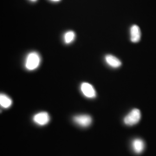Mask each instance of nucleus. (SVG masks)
Masks as SVG:
<instances>
[{
  "label": "nucleus",
  "mask_w": 156,
  "mask_h": 156,
  "mask_svg": "<svg viewBox=\"0 0 156 156\" xmlns=\"http://www.w3.org/2000/svg\"><path fill=\"white\" fill-rule=\"evenodd\" d=\"M40 63H41V56L37 52L33 51L29 53L28 56H26L24 66L28 70H35L39 67Z\"/></svg>",
  "instance_id": "f257e3e1"
},
{
  "label": "nucleus",
  "mask_w": 156,
  "mask_h": 156,
  "mask_svg": "<svg viewBox=\"0 0 156 156\" xmlns=\"http://www.w3.org/2000/svg\"><path fill=\"white\" fill-rule=\"evenodd\" d=\"M140 116H141L140 111L137 108H134L125 116L123 122L128 126H134V125L139 122L140 120Z\"/></svg>",
  "instance_id": "f03ea898"
},
{
  "label": "nucleus",
  "mask_w": 156,
  "mask_h": 156,
  "mask_svg": "<svg viewBox=\"0 0 156 156\" xmlns=\"http://www.w3.org/2000/svg\"><path fill=\"white\" fill-rule=\"evenodd\" d=\"M74 122L80 127L86 128L92 123V118L89 115H78L74 116Z\"/></svg>",
  "instance_id": "7ed1b4c3"
},
{
  "label": "nucleus",
  "mask_w": 156,
  "mask_h": 156,
  "mask_svg": "<svg viewBox=\"0 0 156 156\" xmlns=\"http://www.w3.org/2000/svg\"><path fill=\"white\" fill-rule=\"evenodd\" d=\"M81 91L87 98H95L96 96V92L94 87L89 83H83L81 84Z\"/></svg>",
  "instance_id": "20e7f679"
},
{
  "label": "nucleus",
  "mask_w": 156,
  "mask_h": 156,
  "mask_svg": "<svg viewBox=\"0 0 156 156\" xmlns=\"http://www.w3.org/2000/svg\"><path fill=\"white\" fill-rule=\"evenodd\" d=\"M33 121L39 126H44L50 122V115L47 112H40L34 115Z\"/></svg>",
  "instance_id": "39448f33"
},
{
  "label": "nucleus",
  "mask_w": 156,
  "mask_h": 156,
  "mask_svg": "<svg viewBox=\"0 0 156 156\" xmlns=\"http://www.w3.org/2000/svg\"><path fill=\"white\" fill-rule=\"evenodd\" d=\"M140 30L139 26L137 25H133L130 29V39L133 43H138L140 40Z\"/></svg>",
  "instance_id": "423d86ee"
},
{
  "label": "nucleus",
  "mask_w": 156,
  "mask_h": 156,
  "mask_svg": "<svg viewBox=\"0 0 156 156\" xmlns=\"http://www.w3.org/2000/svg\"><path fill=\"white\" fill-rule=\"evenodd\" d=\"M132 147L135 154H141L145 149V143L141 139H135L132 142Z\"/></svg>",
  "instance_id": "0eeeda50"
},
{
  "label": "nucleus",
  "mask_w": 156,
  "mask_h": 156,
  "mask_svg": "<svg viewBox=\"0 0 156 156\" xmlns=\"http://www.w3.org/2000/svg\"><path fill=\"white\" fill-rule=\"evenodd\" d=\"M105 61L108 63V65L112 68H119L122 65L121 61L117 57L112 55H108L105 56Z\"/></svg>",
  "instance_id": "6e6552de"
},
{
  "label": "nucleus",
  "mask_w": 156,
  "mask_h": 156,
  "mask_svg": "<svg viewBox=\"0 0 156 156\" xmlns=\"http://www.w3.org/2000/svg\"><path fill=\"white\" fill-rule=\"evenodd\" d=\"M11 104H12V101L9 96H7L5 94H0V106L5 108H8L11 106Z\"/></svg>",
  "instance_id": "1a4fd4ad"
},
{
  "label": "nucleus",
  "mask_w": 156,
  "mask_h": 156,
  "mask_svg": "<svg viewBox=\"0 0 156 156\" xmlns=\"http://www.w3.org/2000/svg\"><path fill=\"white\" fill-rule=\"evenodd\" d=\"M75 39H76V33L73 30H69L63 35V41L66 44H71Z\"/></svg>",
  "instance_id": "9d476101"
},
{
  "label": "nucleus",
  "mask_w": 156,
  "mask_h": 156,
  "mask_svg": "<svg viewBox=\"0 0 156 156\" xmlns=\"http://www.w3.org/2000/svg\"><path fill=\"white\" fill-rule=\"evenodd\" d=\"M51 2H59V1H61V0H50Z\"/></svg>",
  "instance_id": "9b49d317"
},
{
  "label": "nucleus",
  "mask_w": 156,
  "mask_h": 156,
  "mask_svg": "<svg viewBox=\"0 0 156 156\" xmlns=\"http://www.w3.org/2000/svg\"><path fill=\"white\" fill-rule=\"evenodd\" d=\"M30 1H31V2H36L37 0H30Z\"/></svg>",
  "instance_id": "f8f14e48"
}]
</instances>
